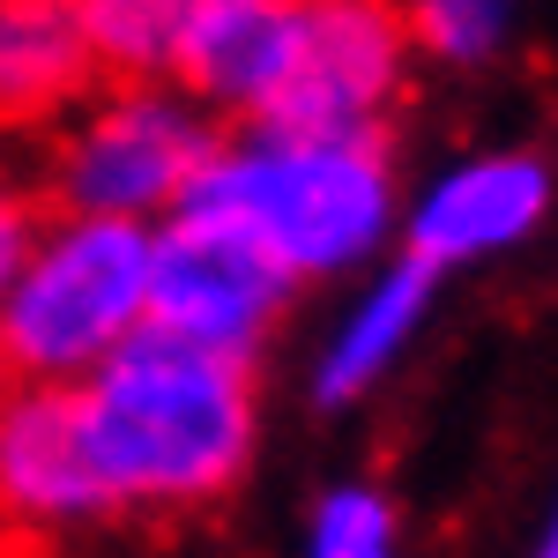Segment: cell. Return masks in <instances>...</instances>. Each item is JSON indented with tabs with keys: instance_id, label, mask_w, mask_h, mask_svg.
<instances>
[{
	"instance_id": "1",
	"label": "cell",
	"mask_w": 558,
	"mask_h": 558,
	"mask_svg": "<svg viewBox=\"0 0 558 558\" xmlns=\"http://www.w3.org/2000/svg\"><path fill=\"white\" fill-rule=\"evenodd\" d=\"M75 417L105 507H194L231 492L260 425L254 373L239 357L157 328L128 336L75 387Z\"/></svg>"
},
{
	"instance_id": "2",
	"label": "cell",
	"mask_w": 558,
	"mask_h": 558,
	"mask_svg": "<svg viewBox=\"0 0 558 558\" xmlns=\"http://www.w3.org/2000/svg\"><path fill=\"white\" fill-rule=\"evenodd\" d=\"M179 209L239 223L299 283V276H336L380 254L395 223V172H387L380 134H350V142L254 134V142H216L209 172L194 179Z\"/></svg>"
},
{
	"instance_id": "3",
	"label": "cell",
	"mask_w": 558,
	"mask_h": 558,
	"mask_svg": "<svg viewBox=\"0 0 558 558\" xmlns=\"http://www.w3.org/2000/svg\"><path fill=\"white\" fill-rule=\"evenodd\" d=\"M149 305V223L68 216L38 231L23 276L0 299V357L23 387L89 380L112 350L142 336Z\"/></svg>"
},
{
	"instance_id": "4",
	"label": "cell",
	"mask_w": 558,
	"mask_h": 558,
	"mask_svg": "<svg viewBox=\"0 0 558 558\" xmlns=\"http://www.w3.org/2000/svg\"><path fill=\"white\" fill-rule=\"evenodd\" d=\"M283 299H291V276L260 254L239 223L202 216V209H172L165 231H149V305H142V328L246 365V350L276 328Z\"/></svg>"
},
{
	"instance_id": "5",
	"label": "cell",
	"mask_w": 558,
	"mask_h": 558,
	"mask_svg": "<svg viewBox=\"0 0 558 558\" xmlns=\"http://www.w3.org/2000/svg\"><path fill=\"white\" fill-rule=\"evenodd\" d=\"M402 45L410 38L387 8H350V0L291 8V45L268 105L254 112V134H283V142L373 134L380 105L402 83Z\"/></svg>"
},
{
	"instance_id": "6",
	"label": "cell",
	"mask_w": 558,
	"mask_h": 558,
	"mask_svg": "<svg viewBox=\"0 0 558 558\" xmlns=\"http://www.w3.org/2000/svg\"><path fill=\"white\" fill-rule=\"evenodd\" d=\"M209 157L216 134L194 105H179L172 89H128L75 134L60 194L75 216L142 223V216H172L194 194V179L209 172Z\"/></svg>"
},
{
	"instance_id": "7",
	"label": "cell",
	"mask_w": 558,
	"mask_h": 558,
	"mask_svg": "<svg viewBox=\"0 0 558 558\" xmlns=\"http://www.w3.org/2000/svg\"><path fill=\"white\" fill-rule=\"evenodd\" d=\"M551 216V172L536 157H476L432 186L417 216H410V260L425 268H454V260H484L521 246L536 223Z\"/></svg>"
},
{
	"instance_id": "8",
	"label": "cell",
	"mask_w": 558,
	"mask_h": 558,
	"mask_svg": "<svg viewBox=\"0 0 558 558\" xmlns=\"http://www.w3.org/2000/svg\"><path fill=\"white\" fill-rule=\"evenodd\" d=\"M0 507L15 521L68 529L105 507L89 476L75 387H8L0 395Z\"/></svg>"
},
{
	"instance_id": "9",
	"label": "cell",
	"mask_w": 558,
	"mask_h": 558,
	"mask_svg": "<svg viewBox=\"0 0 558 558\" xmlns=\"http://www.w3.org/2000/svg\"><path fill=\"white\" fill-rule=\"evenodd\" d=\"M291 45V8L276 0H194L179 8V45H172V75L209 105L231 112H260L276 68Z\"/></svg>"
},
{
	"instance_id": "10",
	"label": "cell",
	"mask_w": 558,
	"mask_h": 558,
	"mask_svg": "<svg viewBox=\"0 0 558 558\" xmlns=\"http://www.w3.org/2000/svg\"><path fill=\"white\" fill-rule=\"evenodd\" d=\"M432 291H439V268L425 260H387L380 276L365 283V299L343 313V328L328 336L320 350V402H357L365 387L380 380L387 365L402 357V350L425 336V313H432Z\"/></svg>"
},
{
	"instance_id": "11",
	"label": "cell",
	"mask_w": 558,
	"mask_h": 558,
	"mask_svg": "<svg viewBox=\"0 0 558 558\" xmlns=\"http://www.w3.org/2000/svg\"><path fill=\"white\" fill-rule=\"evenodd\" d=\"M75 8H0V120H38L89 83Z\"/></svg>"
},
{
	"instance_id": "12",
	"label": "cell",
	"mask_w": 558,
	"mask_h": 558,
	"mask_svg": "<svg viewBox=\"0 0 558 558\" xmlns=\"http://www.w3.org/2000/svg\"><path fill=\"white\" fill-rule=\"evenodd\" d=\"M89 45V68H112V75H165L179 45V8L172 0H89L75 8Z\"/></svg>"
},
{
	"instance_id": "13",
	"label": "cell",
	"mask_w": 558,
	"mask_h": 558,
	"mask_svg": "<svg viewBox=\"0 0 558 558\" xmlns=\"http://www.w3.org/2000/svg\"><path fill=\"white\" fill-rule=\"evenodd\" d=\"M305 558H402L395 551V507L365 484H343L313 514V551Z\"/></svg>"
},
{
	"instance_id": "14",
	"label": "cell",
	"mask_w": 558,
	"mask_h": 558,
	"mask_svg": "<svg viewBox=\"0 0 558 558\" xmlns=\"http://www.w3.org/2000/svg\"><path fill=\"white\" fill-rule=\"evenodd\" d=\"M410 31L425 45L432 60H454V68H476V60H492L499 45H507V8H484V0H432L410 15Z\"/></svg>"
},
{
	"instance_id": "15",
	"label": "cell",
	"mask_w": 558,
	"mask_h": 558,
	"mask_svg": "<svg viewBox=\"0 0 558 558\" xmlns=\"http://www.w3.org/2000/svg\"><path fill=\"white\" fill-rule=\"evenodd\" d=\"M31 246H38V209H31L23 194H8V186H0V299H8V283L23 276Z\"/></svg>"
},
{
	"instance_id": "16",
	"label": "cell",
	"mask_w": 558,
	"mask_h": 558,
	"mask_svg": "<svg viewBox=\"0 0 558 558\" xmlns=\"http://www.w3.org/2000/svg\"><path fill=\"white\" fill-rule=\"evenodd\" d=\"M536 558H558V514H551V529H544V544H536Z\"/></svg>"
},
{
	"instance_id": "17",
	"label": "cell",
	"mask_w": 558,
	"mask_h": 558,
	"mask_svg": "<svg viewBox=\"0 0 558 558\" xmlns=\"http://www.w3.org/2000/svg\"><path fill=\"white\" fill-rule=\"evenodd\" d=\"M0 395H8V357H0Z\"/></svg>"
}]
</instances>
